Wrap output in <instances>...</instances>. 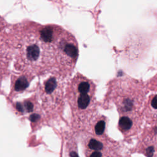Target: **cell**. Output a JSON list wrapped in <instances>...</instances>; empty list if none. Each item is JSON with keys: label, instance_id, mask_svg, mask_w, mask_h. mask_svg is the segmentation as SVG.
Wrapping results in <instances>:
<instances>
[{"label": "cell", "instance_id": "obj_1", "mask_svg": "<svg viewBox=\"0 0 157 157\" xmlns=\"http://www.w3.org/2000/svg\"><path fill=\"white\" fill-rule=\"evenodd\" d=\"M2 47L14 54L13 71L34 76L50 74L65 78L72 74L78 55L75 37L63 27L25 20L9 25Z\"/></svg>", "mask_w": 157, "mask_h": 157}, {"label": "cell", "instance_id": "obj_2", "mask_svg": "<svg viewBox=\"0 0 157 157\" xmlns=\"http://www.w3.org/2000/svg\"><path fill=\"white\" fill-rule=\"evenodd\" d=\"M145 97L142 83L131 78L120 77L110 85L108 98L117 106L120 115L118 127L126 139L136 135L139 131Z\"/></svg>", "mask_w": 157, "mask_h": 157}, {"label": "cell", "instance_id": "obj_3", "mask_svg": "<svg viewBox=\"0 0 157 157\" xmlns=\"http://www.w3.org/2000/svg\"><path fill=\"white\" fill-rule=\"evenodd\" d=\"M96 85L78 73L68 83L66 97L69 103L73 126L85 131L96 117Z\"/></svg>", "mask_w": 157, "mask_h": 157}, {"label": "cell", "instance_id": "obj_4", "mask_svg": "<svg viewBox=\"0 0 157 157\" xmlns=\"http://www.w3.org/2000/svg\"><path fill=\"white\" fill-rule=\"evenodd\" d=\"M63 78L50 75L35 88L45 118H56L61 115L64 108Z\"/></svg>", "mask_w": 157, "mask_h": 157}, {"label": "cell", "instance_id": "obj_5", "mask_svg": "<svg viewBox=\"0 0 157 157\" xmlns=\"http://www.w3.org/2000/svg\"><path fill=\"white\" fill-rule=\"evenodd\" d=\"M82 144L86 157H118V146L106 134L97 136L86 132Z\"/></svg>", "mask_w": 157, "mask_h": 157}, {"label": "cell", "instance_id": "obj_6", "mask_svg": "<svg viewBox=\"0 0 157 157\" xmlns=\"http://www.w3.org/2000/svg\"><path fill=\"white\" fill-rule=\"evenodd\" d=\"M12 107L17 115H28L32 123H40L45 118L36 92L28 98L13 102Z\"/></svg>", "mask_w": 157, "mask_h": 157}, {"label": "cell", "instance_id": "obj_7", "mask_svg": "<svg viewBox=\"0 0 157 157\" xmlns=\"http://www.w3.org/2000/svg\"><path fill=\"white\" fill-rule=\"evenodd\" d=\"M36 77L25 72L13 71L10 77V87L8 99L11 101L14 97L23 93L29 86Z\"/></svg>", "mask_w": 157, "mask_h": 157}, {"label": "cell", "instance_id": "obj_8", "mask_svg": "<svg viewBox=\"0 0 157 157\" xmlns=\"http://www.w3.org/2000/svg\"><path fill=\"white\" fill-rule=\"evenodd\" d=\"M144 115L150 123L157 124V94H151L145 101Z\"/></svg>", "mask_w": 157, "mask_h": 157}, {"label": "cell", "instance_id": "obj_9", "mask_svg": "<svg viewBox=\"0 0 157 157\" xmlns=\"http://www.w3.org/2000/svg\"><path fill=\"white\" fill-rule=\"evenodd\" d=\"M12 59V55L4 48H0V93L1 85L3 80L10 75V63Z\"/></svg>", "mask_w": 157, "mask_h": 157}, {"label": "cell", "instance_id": "obj_10", "mask_svg": "<svg viewBox=\"0 0 157 157\" xmlns=\"http://www.w3.org/2000/svg\"><path fill=\"white\" fill-rule=\"evenodd\" d=\"M9 26V25L7 24L6 20L0 15V48H2V47Z\"/></svg>", "mask_w": 157, "mask_h": 157}]
</instances>
